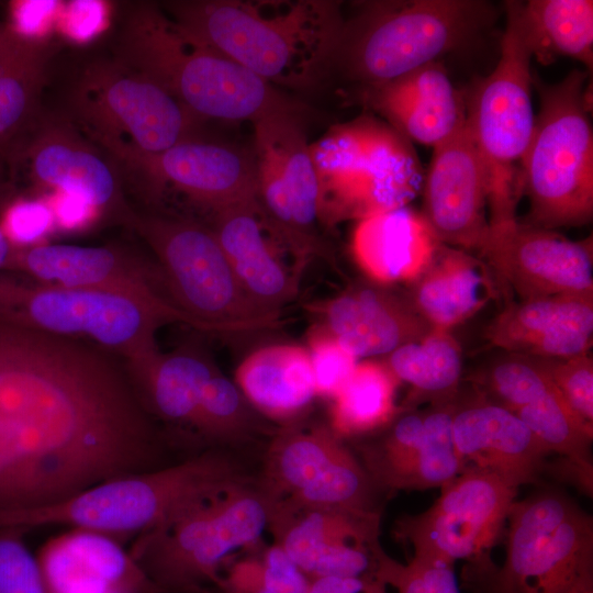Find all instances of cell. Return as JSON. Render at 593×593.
I'll return each instance as SVG.
<instances>
[{"mask_svg":"<svg viewBox=\"0 0 593 593\" xmlns=\"http://www.w3.org/2000/svg\"><path fill=\"white\" fill-rule=\"evenodd\" d=\"M119 60L166 89L200 121L250 122L303 108L214 47L160 7L138 3L127 14Z\"/></svg>","mask_w":593,"mask_h":593,"instance_id":"obj_4","label":"cell"},{"mask_svg":"<svg viewBox=\"0 0 593 593\" xmlns=\"http://www.w3.org/2000/svg\"><path fill=\"white\" fill-rule=\"evenodd\" d=\"M483 164L466 122L433 147L424 177L423 215L438 240L473 251L481 248L489 230Z\"/></svg>","mask_w":593,"mask_h":593,"instance_id":"obj_19","label":"cell"},{"mask_svg":"<svg viewBox=\"0 0 593 593\" xmlns=\"http://www.w3.org/2000/svg\"><path fill=\"white\" fill-rule=\"evenodd\" d=\"M11 158L22 161L37 182L77 195L124 224L134 213L125 203L115 166L70 121L37 122L32 137Z\"/></svg>","mask_w":593,"mask_h":593,"instance_id":"obj_21","label":"cell"},{"mask_svg":"<svg viewBox=\"0 0 593 593\" xmlns=\"http://www.w3.org/2000/svg\"><path fill=\"white\" fill-rule=\"evenodd\" d=\"M517 492L496 473L467 468L440 488L426 511L398 518L392 532L412 546L414 557L452 564L465 560L463 578L473 577L494 564L490 551L504 535Z\"/></svg>","mask_w":593,"mask_h":593,"instance_id":"obj_14","label":"cell"},{"mask_svg":"<svg viewBox=\"0 0 593 593\" xmlns=\"http://www.w3.org/2000/svg\"><path fill=\"white\" fill-rule=\"evenodd\" d=\"M219 371L197 346L161 355L147 379L135 389L148 413L175 426L193 432L202 390Z\"/></svg>","mask_w":593,"mask_h":593,"instance_id":"obj_36","label":"cell"},{"mask_svg":"<svg viewBox=\"0 0 593 593\" xmlns=\"http://www.w3.org/2000/svg\"><path fill=\"white\" fill-rule=\"evenodd\" d=\"M275 502L258 481L237 486L164 528L137 536L128 552L163 593L220 586L224 561L253 547L269 529Z\"/></svg>","mask_w":593,"mask_h":593,"instance_id":"obj_11","label":"cell"},{"mask_svg":"<svg viewBox=\"0 0 593 593\" xmlns=\"http://www.w3.org/2000/svg\"><path fill=\"white\" fill-rule=\"evenodd\" d=\"M266 421L237 384L216 371L202 390L192 433L211 444L235 445L262 433Z\"/></svg>","mask_w":593,"mask_h":593,"instance_id":"obj_39","label":"cell"},{"mask_svg":"<svg viewBox=\"0 0 593 593\" xmlns=\"http://www.w3.org/2000/svg\"><path fill=\"white\" fill-rule=\"evenodd\" d=\"M14 248L0 227V270H7Z\"/></svg>","mask_w":593,"mask_h":593,"instance_id":"obj_52","label":"cell"},{"mask_svg":"<svg viewBox=\"0 0 593 593\" xmlns=\"http://www.w3.org/2000/svg\"><path fill=\"white\" fill-rule=\"evenodd\" d=\"M127 371L99 349L0 322V511L163 467Z\"/></svg>","mask_w":593,"mask_h":593,"instance_id":"obj_1","label":"cell"},{"mask_svg":"<svg viewBox=\"0 0 593 593\" xmlns=\"http://www.w3.org/2000/svg\"><path fill=\"white\" fill-rule=\"evenodd\" d=\"M479 257L523 300L593 293L592 237L571 240L518 219L489 225Z\"/></svg>","mask_w":593,"mask_h":593,"instance_id":"obj_17","label":"cell"},{"mask_svg":"<svg viewBox=\"0 0 593 593\" xmlns=\"http://www.w3.org/2000/svg\"><path fill=\"white\" fill-rule=\"evenodd\" d=\"M452 439L465 468L496 473L516 486L538 484L549 452L510 410L477 395L455 403Z\"/></svg>","mask_w":593,"mask_h":593,"instance_id":"obj_25","label":"cell"},{"mask_svg":"<svg viewBox=\"0 0 593 593\" xmlns=\"http://www.w3.org/2000/svg\"><path fill=\"white\" fill-rule=\"evenodd\" d=\"M455 402L399 414L355 452L384 494L441 488L466 470L452 439Z\"/></svg>","mask_w":593,"mask_h":593,"instance_id":"obj_18","label":"cell"},{"mask_svg":"<svg viewBox=\"0 0 593 593\" xmlns=\"http://www.w3.org/2000/svg\"><path fill=\"white\" fill-rule=\"evenodd\" d=\"M483 0H367L345 16L335 70L359 87L403 76L466 47L495 21Z\"/></svg>","mask_w":593,"mask_h":593,"instance_id":"obj_5","label":"cell"},{"mask_svg":"<svg viewBox=\"0 0 593 593\" xmlns=\"http://www.w3.org/2000/svg\"><path fill=\"white\" fill-rule=\"evenodd\" d=\"M506 524L504 562L467 579L473 593H572L593 580V519L566 492L515 500Z\"/></svg>","mask_w":593,"mask_h":593,"instance_id":"obj_9","label":"cell"},{"mask_svg":"<svg viewBox=\"0 0 593 593\" xmlns=\"http://www.w3.org/2000/svg\"><path fill=\"white\" fill-rule=\"evenodd\" d=\"M253 481L235 456L212 448L177 463L105 480L54 504L5 511V518L11 528L66 525L115 538L139 536Z\"/></svg>","mask_w":593,"mask_h":593,"instance_id":"obj_3","label":"cell"},{"mask_svg":"<svg viewBox=\"0 0 593 593\" xmlns=\"http://www.w3.org/2000/svg\"><path fill=\"white\" fill-rule=\"evenodd\" d=\"M306 593H387L377 579L326 577L312 579Z\"/></svg>","mask_w":593,"mask_h":593,"instance_id":"obj_49","label":"cell"},{"mask_svg":"<svg viewBox=\"0 0 593 593\" xmlns=\"http://www.w3.org/2000/svg\"><path fill=\"white\" fill-rule=\"evenodd\" d=\"M234 382L253 407L280 427L301 422L316 392L306 347L273 344L247 355Z\"/></svg>","mask_w":593,"mask_h":593,"instance_id":"obj_31","label":"cell"},{"mask_svg":"<svg viewBox=\"0 0 593 593\" xmlns=\"http://www.w3.org/2000/svg\"><path fill=\"white\" fill-rule=\"evenodd\" d=\"M310 147L325 226L406 206L424 180L411 142L371 115L333 126Z\"/></svg>","mask_w":593,"mask_h":593,"instance_id":"obj_8","label":"cell"},{"mask_svg":"<svg viewBox=\"0 0 593 593\" xmlns=\"http://www.w3.org/2000/svg\"><path fill=\"white\" fill-rule=\"evenodd\" d=\"M381 514L314 510L269 527L294 564L312 579H376L374 549Z\"/></svg>","mask_w":593,"mask_h":593,"instance_id":"obj_23","label":"cell"},{"mask_svg":"<svg viewBox=\"0 0 593 593\" xmlns=\"http://www.w3.org/2000/svg\"><path fill=\"white\" fill-rule=\"evenodd\" d=\"M400 384L382 359L358 361L331 400L328 426L342 439L382 430L403 412L396 403Z\"/></svg>","mask_w":593,"mask_h":593,"instance_id":"obj_37","label":"cell"},{"mask_svg":"<svg viewBox=\"0 0 593 593\" xmlns=\"http://www.w3.org/2000/svg\"><path fill=\"white\" fill-rule=\"evenodd\" d=\"M572 593H593V580L583 582Z\"/></svg>","mask_w":593,"mask_h":593,"instance_id":"obj_53","label":"cell"},{"mask_svg":"<svg viewBox=\"0 0 593 593\" xmlns=\"http://www.w3.org/2000/svg\"><path fill=\"white\" fill-rule=\"evenodd\" d=\"M310 581L283 549L273 544L259 558L248 593H306Z\"/></svg>","mask_w":593,"mask_h":593,"instance_id":"obj_45","label":"cell"},{"mask_svg":"<svg viewBox=\"0 0 593 593\" xmlns=\"http://www.w3.org/2000/svg\"><path fill=\"white\" fill-rule=\"evenodd\" d=\"M409 296L432 328L450 331L477 314L503 287L486 262L440 243Z\"/></svg>","mask_w":593,"mask_h":593,"instance_id":"obj_30","label":"cell"},{"mask_svg":"<svg viewBox=\"0 0 593 593\" xmlns=\"http://www.w3.org/2000/svg\"><path fill=\"white\" fill-rule=\"evenodd\" d=\"M53 220L49 205L40 201H20L7 211L2 231L11 244L27 245L45 235Z\"/></svg>","mask_w":593,"mask_h":593,"instance_id":"obj_46","label":"cell"},{"mask_svg":"<svg viewBox=\"0 0 593 593\" xmlns=\"http://www.w3.org/2000/svg\"><path fill=\"white\" fill-rule=\"evenodd\" d=\"M47 57V48L40 41L20 36L0 60V152L10 158L21 136L37 124Z\"/></svg>","mask_w":593,"mask_h":593,"instance_id":"obj_38","label":"cell"},{"mask_svg":"<svg viewBox=\"0 0 593 593\" xmlns=\"http://www.w3.org/2000/svg\"><path fill=\"white\" fill-rule=\"evenodd\" d=\"M21 528L0 529V593H48L37 558Z\"/></svg>","mask_w":593,"mask_h":593,"instance_id":"obj_43","label":"cell"},{"mask_svg":"<svg viewBox=\"0 0 593 593\" xmlns=\"http://www.w3.org/2000/svg\"><path fill=\"white\" fill-rule=\"evenodd\" d=\"M479 395L511 412L527 405L555 385L542 358L505 353L472 377Z\"/></svg>","mask_w":593,"mask_h":593,"instance_id":"obj_40","label":"cell"},{"mask_svg":"<svg viewBox=\"0 0 593 593\" xmlns=\"http://www.w3.org/2000/svg\"><path fill=\"white\" fill-rule=\"evenodd\" d=\"M36 558L48 593H163L118 539L102 533L72 528Z\"/></svg>","mask_w":593,"mask_h":593,"instance_id":"obj_27","label":"cell"},{"mask_svg":"<svg viewBox=\"0 0 593 593\" xmlns=\"http://www.w3.org/2000/svg\"><path fill=\"white\" fill-rule=\"evenodd\" d=\"M592 334L593 293L558 294L508 304L485 338L505 353L568 358L589 353Z\"/></svg>","mask_w":593,"mask_h":593,"instance_id":"obj_28","label":"cell"},{"mask_svg":"<svg viewBox=\"0 0 593 593\" xmlns=\"http://www.w3.org/2000/svg\"><path fill=\"white\" fill-rule=\"evenodd\" d=\"M505 13L500 58L490 75L473 85L465 101V122L485 171L489 225L517 219L516 206L523 195L521 165L535 124L533 57L518 1H506Z\"/></svg>","mask_w":593,"mask_h":593,"instance_id":"obj_10","label":"cell"},{"mask_svg":"<svg viewBox=\"0 0 593 593\" xmlns=\"http://www.w3.org/2000/svg\"><path fill=\"white\" fill-rule=\"evenodd\" d=\"M107 4L97 0H76L63 4L57 16L61 32L70 40L86 42L100 33L107 22Z\"/></svg>","mask_w":593,"mask_h":593,"instance_id":"obj_47","label":"cell"},{"mask_svg":"<svg viewBox=\"0 0 593 593\" xmlns=\"http://www.w3.org/2000/svg\"><path fill=\"white\" fill-rule=\"evenodd\" d=\"M61 2L56 0H27L11 7L12 27L15 34L26 40L40 41L48 25L57 20Z\"/></svg>","mask_w":593,"mask_h":593,"instance_id":"obj_48","label":"cell"},{"mask_svg":"<svg viewBox=\"0 0 593 593\" xmlns=\"http://www.w3.org/2000/svg\"><path fill=\"white\" fill-rule=\"evenodd\" d=\"M542 359L564 401L582 419L593 424V360L589 353Z\"/></svg>","mask_w":593,"mask_h":593,"instance_id":"obj_44","label":"cell"},{"mask_svg":"<svg viewBox=\"0 0 593 593\" xmlns=\"http://www.w3.org/2000/svg\"><path fill=\"white\" fill-rule=\"evenodd\" d=\"M513 413L527 425L549 455L558 456L555 460L558 479L592 496L593 424L582 419L556 387Z\"/></svg>","mask_w":593,"mask_h":593,"instance_id":"obj_33","label":"cell"},{"mask_svg":"<svg viewBox=\"0 0 593 593\" xmlns=\"http://www.w3.org/2000/svg\"><path fill=\"white\" fill-rule=\"evenodd\" d=\"M164 11L279 89L313 92L334 74L345 15L334 0H177Z\"/></svg>","mask_w":593,"mask_h":593,"instance_id":"obj_2","label":"cell"},{"mask_svg":"<svg viewBox=\"0 0 593 593\" xmlns=\"http://www.w3.org/2000/svg\"><path fill=\"white\" fill-rule=\"evenodd\" d=\"M209 226L247 299L261 314L280 322L281 309L298 294L303 270L286 262L280 250L291 249L257 199L212 214Z\"/></svg>","mask_w":593,"mask_h":593,"instance_id":"obj_20","label":"cell"},{"mask_svg":"<svg viewBox=\"0 0 593 593\" xmlns=\"http://www.w3.org/2000/svg\"><path fill=\"white\" fill-rule=\"evenodd\" d=\"M52 211L54 219L65 228H76L85 225L97 212L83 199L65 192L57 195Z\"/></svg>","mask_w":593,"mask_h":593,"instance_id":"obj_50","label":"cell"},{"mask_svg":"<svg viewBox=\"0 0 593 593\" xmlns=\"http://www.w3.org/2000/svg\"><path fill=\"white\" fill-rule=\"evenodd\" d=\"M359 101L406 139L436 146L465 122V99L433 61L392 80L362 86Z\"/></svg>","mask_w":593,"mask_h":593,"instance_id":"obj_26","label":"cell"},{"mask_svg":"<svg viewBox=\"0 0 593 593\" xmlns=\"http://www.w3.org/2000/svg\"><path fill=\"white\" fill-rule=\"evenodd\" d=\"M0 322L74 340L89 339L124 358L134 389L147 379L163 355L156 342L159 326L181 322L193 327L179 311L2 272Z\"/></svg>","mask_w":593,"mask_h":593,"instance_id":"obj_6","label":"cell"},{"mask_svg":"<svg viewBox=\"0 0 593 593\" xmlns=\"http://www.w3.org/2000/svg\"><path fill=\"white\" fill-rule=\"evenodd\" d=\"M383 362L410 387L402 411L417 405L451 403L457 400L461 379V349L450 331L432 328L416 342L400 346Z\"/></svg>","mask_w":593,"mask_h":593,"instance_id":"obj_34","label":"cell"},{"mask_svg":"<svg viewBox=\"0 0 593 593\" xmlns=\"http://www.w3.org/2000/svg\"><path fill=\"white\" fill-rule=\"evenodd\" d=\"M109 155L153 192L174 191L210 215L257 199L253 152L235 145L194 137L155 154L119 148Z\"/></svg>","mask_w":593,"mask_h":593,"instance_id":"obj_16","label":"cell"},{"mask_svg":"<svg viewBox=\"0 0 593 593\" xmlns=\"http://www.w3.org/2000/svg\"><path fill=\"white\" fill-rule=\"evenodd\" d=\"M126 225L153 250L171 302L194 328L245 334L278 326L247 299L210 226L135 212Z\"/></svg>","mask_w":593,"mask_h":593,"instance_id":"obj_12","label":"cell"},{"mask_svg":"<svg viewBox=\"0 0 593 593\" xmlns=\"http://www.w3.org/2000/svg\"><path fill=\"white\" fill-rule=\"evenodd\" d=\"M304 108L269 113L254 125L257 201L302 262L326 256L317 235L318 186L303 127Z\"/></svg>","mask_w":593,"mask_h":593,"instance_id":"obj_15","label":"cell"},{"mask_svg":"<svg viewBox=\"0 0 593 593\" xmlns=\"http://www.w3.org/2000/svg\"><path fill=\"white\" fill-rule=\"evenodd\" d=\"M19 37L10 27L0 24V60L12 51Z\"/></svg>","mask_w":593,"mask_h":593,"instance_id":"obj_51","label":"cell"},{"mask_svg":"<svg viewBox=\"0 0 593 593\" xmlns=\"http://www.w3.org/2000/svg\"><path fill=\"white\" fill-rule=\"evenodd\" d=\"M526 42L539 63L570 57L593 66V2L591 0L518 1Z\"/></svg>","mask_w":593,"mask_h":593,"instance_id":"obj_35","label":"cell"},{"mask_svg":"<svg viewBox=\"0 0 593 593\" xmlns=\"http://www.w3.org/2000/svg\"><path fill=\"white\" fill-rule=\"evenodd\" d=\"M316 396L333 400L353 373L358 359L324 328L313 324L306 335Z\"/></svg>","mask_w":593,"mask_h":593,"instance_id":"obj_42","label":"cell"},{"mask_svg":"<svg viewBox=\"0 0 593 593\" xmlns=\"http://www.w3.org/2000/svg\"><path fill=\"white\" fill-rule=\"evenodd\" d=\"M349 449L328 424L280 427L265 455L258 483L276 502L284 500L314 483Z\"/></svg>","mask_w":593,"mask_h":593,"instance_id":"obj_32","label":"cell"},{"mask_svg":"<svg viewBox=\"0 0 593 593\" xmlns=\"http://www.w3.org/2000/svg\"><path fill=\"white\" fill-rule=\"evenodd\" d=\"M376 579L396 593H460L455 564L412 557L401 563L379 545L374 550Z\"/></svg>","mask_w":593,"mask_h":593,"instance_id":"obj_41","label":"cell"},{"mask_svg":"<svg viewBox=\"0 0 593 593\" xmlns=\"http://www.w3.org/2000/svg\"><path fill=\"white\" fill-rule=\"evenodd\" d=\"M314 324L359 358L385 357L432 327L404 298L378 283H358L304 305Z\"/></svg>","mask_w":593,"mask_h":593,"instance_id":"obj_24","label":"cell"},{"mask_svg":"<svg viewBox=\"0 0 593 593\" xmlns=\"http://www.w3.org/2000/svg\"><path fill=\"white\" fill-rule=\"evenodd\" d=\"M70 121L107 153L146 154L198 137L202 121L166 89L121 60H99L78 75L69 96Z\"/></svg>","mask_w":593,"mask_h":593,"instance_id":"obj_13","label":"cell"},{"mask_svg":"<svg viewBox=\"0 0 593 593\" xmlns=\"http://www.w3.org/2000/svg\"><path fill=\"white\" fill-rule=\"evenodd\" d=\"M147 268L112 247L48 244L14 248L7 270L42 283L120 294L181 312L159 287L163 279L155 278Z\"/></svg>","mask_w":593,"mask_h":593,"instance_id":"obj_22","label":"cell"},{"mask_svg":"<svg viewBox=\"0 0 593 593\" xmlns=\"http://www.w3.org/2000/svg\"><path fill=\"white\" fill-rule=\"evenodd\" d=\"M439 244L423 213L406 205L357 221L350 250L372 282L387 286L414 282Z\"/></svg>","mask_w":593,"mask_h":593,"instance_id":"obj_29","label":"cell"},{"mask_svg":"<svg viewBox=\"0 0 593 593\" xmlns=\"http://www.w3.org/2000/svg\"><path fill=\"white\" fill-rule=\"evenodd\" d=\"M586 70L536 85L540 107L521 165L529 201L526 224L546 230L580 226L593 216V130Z\"/></svg>","mask_w":593,"mask_h":593,"instance_id":"obj_7","label":"cell"}]
</instances>
